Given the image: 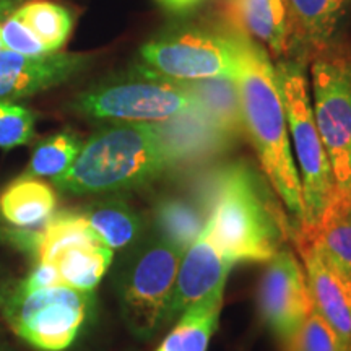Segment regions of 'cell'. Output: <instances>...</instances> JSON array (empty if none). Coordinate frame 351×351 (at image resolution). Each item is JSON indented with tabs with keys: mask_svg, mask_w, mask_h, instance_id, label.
Wrapping results in <instances>:
<instances>
[{
	"mask_svg": "<svg viewBox=\"0 0 351 351\" xmlns=\"http://www.w3.org/2000/svg\"><path fill=\"white\" fill-rule=\"evenodd\" d=\"M202 199L210 234L232 265L267 263L283 249L288 219L249 163L234 161L212 173Z\"/></svg>",
	"mask_w": 351,
	"mask_h": 351,
	"instance_id": "obj_1",
	"label": "cell"
},
{
	"mask_svg": "<svg viewBox=\"0 0 351 351\" xmlns=\"http://www.w3.org/2000/svg\"><path fill=\"white\" fill-rule=\"evenodd\" d=\"M239 72L236 77L244 129L270 187L289 213L301 221L302 192L293 158L287 114L270 56L254 39L236 29Z\"/></svg>",
	"mask_w": 351,
	"mask_h": 351,
	"instance_id": "obj_2",
	"label": "cell"
},
{
	"mask_svg": "<svg viewBox=\"0 0 351 351\" xmlns=\"http://www.w3.org/2000/svg\"><path fill=\"white\" fill-rule=\"evenodd\" d=\"M171 168L155 122H121L88 138L73 165L52 182L72 195L111 194L142 187Z\"/></svg>",
	"mask_w": 351,
	"mask_h": 351,
	"instance_id": "obj_3",
	"label": "cell"
},
{
	"mask_svg": "<svg viewBox=\"0 0 351 351\" xmlns=\"http://www.w3.org/2000/svg\"><path fill=\"white\" fill-rule=\"evenodd\" d=\"M276 86L287 114L293 158L298 168L302 192L301 231H313L333 197L337 187L330 160L320 140L314 121L309 77L302 64L280 59L275 67Z\"/></svg>",
	"mask_w": 351,
	"mask_h": 351,
	"instance_id": "obj_4",
	"label": "cell"
},
{
	"mask_svg": "<svg viewBox=\"0 0 351 351\" xmlns=\"http://www.w3.org/2000/svg\"><path fill=\"white\" fill-rule=\"evenodd\" d=\"M93 295L64 285L29 287L25 280L0 285V314L21 340L41 351H64L90 314Z\"/></svg>",
	"mask_w": 351,
	"mask_h": 351,
	"instance_id": "obj_5",
	"label": "cell"
},
{
	"mask_svg": "<svg viewBox=\"0 0 351 351\" xmlns=\"http://www.w3.org/2000/svg\"><path fill=\"white\" fill-rule=\"evenodd\" d=\"M182 82L171 80L137 65L127 75L88 88L73 101L86 117L117 122H161L195 106Z\"/></svg>",
	"mask_w": 351,
	"mask_h": 351,
	"instance_id": "obj_6",
	"label": "cell"
},
{
	"mask_svg": "<svg viewBox=\"0 0 351 351\" xmlns=\"http://www.w3.org/2000/svg\"><path fill=\"white\" fill-rule=\"evenodd\" d=\"M311 101L320 140L330 160L337 194L351 197V49L317 52L309 69Z\"/></svg>",
	"mask_w": 351,
	"mask_h": 351,
	"instance_id": "obj_7",
	"label": "cell"
},
{
	"mask_svg": "<svg viewBox=\"0 0 351 351\" xmlns=\"http://www.w3.org/2000/svg\"><path fill=\"white\" fill-rule=\"evenodd\" d=\"M143 67L179 82L204 78H236L239 72L234 32L205 28H176L140 47Z\"/></svg>",
	"mask_w": 351,
	"mask_h": 351,
	"instance_id": "obj_8",
	"label": "cell"
},
{
	"mask_svg": "<svg viewBox=\"0 0 351 351\" xmlns=\"http://www.w3.org/2000/svg\"><path fill=\"white\" fill-rule=\"evenodd\" d=\"M182 251L158 238L143 247L122 276L121 313L138 339H150L165 327V315L178 275Z\"/></svg>",
	"mask_w": 351,
	"mask_h": 351,
	"instance_id": "obj_9",
	"label": "cell"
},
{
	"mask_svg": "<svg viewBox=\"0 0 351 351\" xmlns=\"http://www.w3.org/2000/svg\"><path fill=\"white\" fill-rule=\"evenodd\" d=\"M258 309L265 326L283 345L314 311L304 267L289 249L283 247L267 262L258 285Z\"/></svg>",
	"mask_w": 351,
	"mask_h": 351,
	"instance_id": "obj_10",
	"label": "cell"
},
{
	"mask_svg": "<svg viewBox=\"0 0 351 351\" xmlns=\"http://www.w3.org/2000/svg\"><path fill=\"white\" fill-rule=\"evenodd\" d=\"M295 239L314 309L337 332L346 351H351V271L314 236L298 231Z\"/></svg>",
	"mask_w": 351,
	"mask_h": 351,
	"instance_id": "obj_11",
	"label": "cell"
},
{
	"mask_svg": "<svg viewBox=\"0 0 351 351\" xmlns=\"http://www.w3.org/2000/svg\"><path fill=\"white\" fill-rule=\"evenodd\" d=\"M232 263L223 256L205 225L199 238L184 251L165 315V326L179 319L189 307L207 298L225 293Z\"/></svg>",
	"mask_w": 351,
	"mask_h": 351,
	"instance_id": "obj_12",
	"label": "cell"
},
{
	"mask_svg": "<svg viewBox=\"0 0 351 351\" xmlns=\"http://www.w3.org/2000/svg\"><path fill=\"white\" fill-rule=\"evenodd\" d=\"M91 62L90 54L51 52L23 56L8 49L0 51V103L28 98L59 86L80 73Z\"/></svg>",
	"mask_w": 351,
	"mask_h": 351,
	"instance_id": "obj_13",
	"label": "cell"
},
{
	"mask_svg": "<svg viewBox=\"0 0 351 351\" xmlns=\"http://www.w3.org/2000/svg\"><path fill=\"white\" fill-rule=\"evenodd\" d=\"M174 168L226 150L234 142L202 111L199 104L168 121L155 122Z\"/></svg>",
	"mask_w": 351,
	"mask_h": 351,
	"instance_id": "obj_14",
	"label": "cell"
},
{
	"mask_svg": "<svg viewBox=\"0 0 351 351\" xmlns=\"http://www.w3.org/2000/svg\"><path fill=\"white\" fill-rule=\"evenodd\" d=\"M57 194L51 184L33 176L13 179L0 192V218L19 230H38L54 217Z\"/></svg>",
	"mask_w": 351,
	"mask_h": 351,
	"instance_id": "obj_15",
	"label": "cell"
},
{
	"mask_svg": "<svg viewBox=\"0 0 351 351\" xmlns=\"http://www.w3.org/2000/svg\"><path fill=\"white\" fill-rule=\"evenodd\" d=\"M291 38L315 52L330 46L351 0H283Z\"/></svg>",
	"mask_w": 351,
	"mask_h": 351,
	"instance_id": "obj_16",
	"label": "cell"
},
{
	"mask_svg": "<svg viewBox=\"0 0 351 351\" xmlns=\"http://www.w3.org/2000/svg\"><path fill=\"white\" fill-rule=\"evenodd\" d=\"M230 15L241 33L265 44L275 57L289 49V20L283 0H231Z\"/></svg>",
	"mask_w": 351,
	"mask_h": 351,
	"instance_id": "obj_17",
	"label": "cell"
},
{
	"mask_svg": "<svg viewBox=\"0 0 351 351\" xmlns=\"http://www.w3.org/2000/svg\"><path fill=\"white\" fill-rule=\"evenodd\" d=\"M202 111L228 137L238 140L244 134V117L236 78L217 77L182 82Z\"/></svg>",
	"mask_w": 351,
	"mask_h": 351,
	"instance_id": "obj_18",
	"label": "cell"
},
{
	"mask_svg": "<svg viewBox=\"0 0 351 351\" xmlns=\"http://www.w3.org/2000/svg\"><path fill=\"white\" fill-rule=\"evenodd\" d=\"M114 251L101 241L73 244L51 258L60 283L77 291L91 293L98 287L111 265Z\"/></svg>",
	"mask_w": 351,
	"mask_h": 351,
	"instance_id": "obj_19",
	"label": "cell"
},
{
	"mask_svg": "<svg viewBox=\"0 0 351 351\" xmlns=\"http://www.w3.org/2000/svg\"><path fill=\"white\" fill-rule=\"evenodd\" d=\"M223 293L189 307L156 351H207L218 328Z\"/></svg>",
	"mask_w": 351,
	"mask_h": 351,
	"instance_id": "obj_20",
	"label": "cell"
},
{
	"mask_svg": "<svg viewBox=\"0 0 351 351\" xmlns=\"http://www.w3.org/2000/svg\"><path fill=\"white\" fill-rule=\"evenodd\" d=\"M207 213L181 197H165L155 207V223L160 238L184 252L207 225Z\"/></svg>",
	"mask_w": 351,
	"mask_h": 351,
	"instance_id": "obj_21",
	"label": "cell"
},
{
	"mask_svg": "<svg viewBox=\"0 0 351 351\" xmlns=\"http://www.w3.org/2000/svg\"><path fill=\"white\" fill-rule=\"evenodd\" d=\"M83 217L101 243L112 251L134 243L142 228L138 215L122 200L101 202L88 208Z\"/></svg>",
	"mask_w": 351,
	"mask_h": 351,
	"instance_id": "obj_22",
	"label": "cell"
},
{
	"mask_svg": "<svg viewBox=\"0 0 351 351\" xmlns=\"http://www.w3.org/2000/svg\"><path fill=\"white\" fill-rule=\"evenodd\" d=\"M15 12L49 52H59L67 43L73 19L65 7L51 0H32Z\"/></svg>",
	"mask_w": 351,
	"mask_h": 351,
	"instance_id": "obj_23",
	"label": "cell"
},
{
	"mask_svg": "<svg viewBox=\"0 0 351 351\" xmlns=\"http://www.w3.org/2000/svg\"><path fill=\"white\" fill-rule=\"evenodd\" d=\"M301 232L319 239L330 256L351 271V197L335 192L319 226L313 231Z\"/></svg>",
	"mask_w": 351,
	"mask_h": 351,
	"instance_id": "obj_24",
	"label": "cell"
},
{
	"mask_svg": "<svg viewBox=\"0 0 351 351\" xmlns=\"http://www.w3.org/2000/svg\"><path fill=\"white\" fill-rule=\"evenodd\" d=\"M82 140L72 132H60L34 148L26 174L33 178H59L73 165L82 150Z\"/></svg>",
	"mask_w": 351,
	"mask_h": 351,
	"instance_id": "obj_25",
	"label": "cell"
},
{
	"mask_svg": "<svg viewBox=\"0 0 351 351\" xmlns=\"http://www.w3.org/2000/svg\"><path fill=\"white\" fill-rule=\"evenodd\" d=\"M285 348L287 351H346L337 332L315 309Z\"/></svg>",
	"mask_w": 351,
	"mask_h": 351,
	"instance_id": "obj_26",
	"label": "cell"
},
{
	"mask_svg": "<svg viewBox=\"0 0 351 351\" xmlns=\"http://www.w3.org/2000/svg\"><path fill=\"white\" fill-rule=\"evenodd\" d=\"M34 137V116L20 104L0 103V148L21 147Z\"/></svg>",
	"mask_w": 351,
	"mask_h": 351,
	"instance_id": "obj_27",
	"label": "cell"
},
{
	"mask_svg": "<svg viewBox=\"0 0 351 351\" xmlns=\"http://www.w3.org/2000/svg\"><path fill=\"white\" fill-rule=\"evenodd\" d=\"M0 29H2L3 47L8 51L19 52V54L23 56L51 54L43 46V43L34 36L32 29L20 20V16L16 15L15 10L3 19L2 23H0Z\"/></svg>",
	"mask_w": 351,
	"mask_h": 351,
	"instance_id": "obj_28",
	"label": "cell"
},
{
	"mask_svg": "<svg viewBox=\"0 0 351 351\" xmlns=\"http://www.w3.org/2000/svg\"><path fill=\"white\" fill-rule=\"evenodd\" d=\"M23 280L29 285V287H34V288H49V287H59V285H62L60 283L59 274H57L56 267L51 265V263H43V262H38L36 265H34V269L32 270V274Z\"/></svg>",
	"mask_w": 351,
	"mask_h": 351,
	"instance_id": "obj_29",
	"label": "cell"
},
{
	"mask_svg": "<svg viewBox=\"0 0 351 351\" xmlns=\"http://www.w3.org/2000/svg\"><path fill=\"white\" fill-rule=\"evenodd\" d=\"M204 0H156V3L163 10L169 13H186L195 8Z\"/></svg>",
	"mask_w": 351,
	"mask_h": 351,
	"instance_id": "obj_30",
	"label": "cell"
},
{
	"mask_svg": "<svg viewBox=\"0 0 351 351\" xmlns=\"http://www.w3.org/2000/svg\"><path fill=\"white\" fill-rule=\"evenodd\" d=\"M2 49H5V47H3V41H2V29H0V51Z\"/></svg>",
	"mask_w": 351,
	"mask_h": 351,
	"instance_id": "obj_31",
	"label": "cell"
},
{
	"mask_svg": "<svg viewBox=\"0 0 351 351\" xmlns=\"http://www.w3.org/2000/svg\"><path fill=\"white\" fill-rule=\"evenodd\" d=\"M0 351H2V350H0Z\"/></svg>",
	"mask_w": 351,
	"mask_h": 351,
	"instance_id": "obj_32",
	"label": "cell"
}]
</instances>
